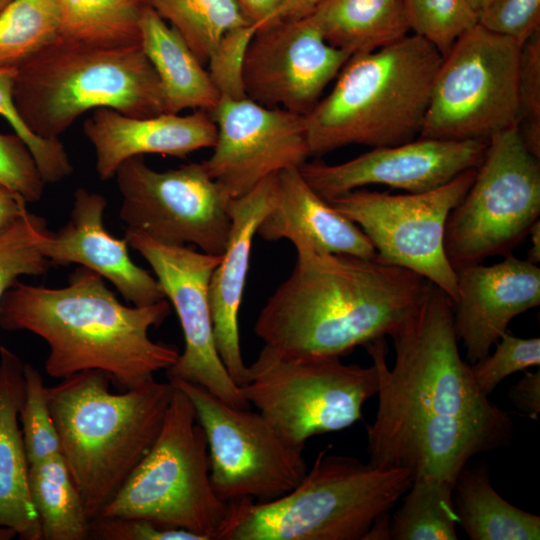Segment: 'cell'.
Returning <instances> with one entry per match:
<instances>
[{
  "instance_id": "cell-14",
  "label": "cell",
  "mask_w": 540,
  "mask_h": 540,
  "mask_svg": "<svg viewBox=\"0 0 540 540\" xmlns=\"http://www.w3.org/2000/svg\"><path fill=\"white\" fill-rule=\"evenodd\" d=\"M114 177L122 199L119 217L126 229L165 245L189 243L204 253L224 252L232 198L203 163L157 171L135 156L125 160Z\"/></svg>"
},
{
  "instance_id": "cell-7",
  "label": "cell",
  "mask_w": 540,
  "mask_h": 540,
  "mask_svg": "<svg viewBox=\"0 0 540 540\" xmlns=\"http://www.w3.org/2000/svg\"><path fill=\"white\" fill-rule=\"evenodd\" d=\"M330 450H321L301 482L280 498L231 501L220 540H363L408 490L412 475Z\"/></svg>"
},
{
  "instance_id": "cell-39",
  "label": "cell",
  "mask_w": 540,
  "mask_h": 540,
  "mask_svg": "<svg viewBox=\"0 0 540 540\" xmlns=\"http://www.w3.org/2000/svg\"><path fill=\"white\" fill-rule=\"evenodd\" d=\"M0 184L17 192L27 202L38 201L44 191L45 182L36 162L15 133H0Z\"/></svg>"
},
{
  "instance_id": "cell-22",
  "label": "cell",
  "mask_w": 540,
  "mask_h": 540,
  "mask_svg": "<svg viewBox=\"0 0 540 540\" xmlns=\"http://www.w3.org/2000/svg\"><path fill=\"white\" fill-rule=\"evenodd\" d=\"M275 185L276 173L265 178L247 194L231 200L228 241L209 283L216 349L238 386L244 383L247 374L240 345L239 311L252 242L260 222L272 206Z\"/></svg>"
},
{
  "instance_id": "cell-23",
  "label": "cell",
  "mask_w": 540,
  "mask_h": 540,
  "mask_svg": "<svg viewBox=\"0 0 540 540\" xmlns=\"http://www.w3.org/2000/svg\"><path fill=\"white\" fill-rule=\"evenodd\" d=\"M257 234L266 241L287 239L295 248L376 257L375 248L364 232L320 197L299 168L276 173L273 203Z\"/></svg>"
},
{
  "instance_id": "cell-38",
  "label": "cell",
  "mask_w": 540,
  "mask_h": 540,
  "mask_svg": "<svg viewBox=\"0 0 540 540\" xmlns=\"http://www.w3.org/2000/svg\"><path fill=\"white\" fill-rule=\"evenodd\" d=\"M518 128L526 148L540 158V31L521 45Z\"/></svg>"
},
{
  "instance_id": "cell-1",
  "label": "cell",
  "mask_w": 540,
  "mask_h": 540,
  "mask_svg": "<svg viewBox=\"0 0 540 540\" xmlns=\"http://www.w3.org/2000/svg\"><path fill=\"white\" fill-rule=\"evenodd\" d=\"M391 338L392 369L385 338L365 345L379 377L377 412L367 426L369 464L455 483L474 456L511 444L513 420L478 389L442 289L432 283Z\"/></svg>"
},
{
  "instance_id": "cell-17",
  "label": "cell",
  "mask_w": 540,
  "mask_h": 540,
  "mask_svg": "<svg viewBox=\"0 0 540 540\" xmlns=\"http://www.w3.org/2000/svg\"><path fill=\"white\" fill-rule=\"evenodd\" d=\"M209 113L217 138L202 163L232 199L275 173L299 168L310 156L304 115L227 96Z\"/></svg>"
},
{
  "instance_id": "cell-42",
  "label": "cell",
  "mask_w": 540,
  "mask_h": 540,
  "mask_svg": "<svg viewBox=\"0 0 540 540\" xmlns=\"http://www.w3.org/2000/svg\"><path fill=\"white\" fill-rule=\"evenodd\" d=\"M253 24L228 33L209 60V73L221 96L246 97L242 84V62L245 49L257 30Z\"/></svg>"
},
{
  "instance_id": "cell-41",
  "label": "cell",
  "mask_w": 540,
  "mask_h": 540,
  "mask_svg": "<svg viewBox=\"0 0 540 540\" xmlns=\"http://www.w3.org/2000/svg\"><path fill=\"white\" fill-rule=\"evenodd\" d=\"M90 537L98 540H203L195 533L148 518L102 515L91 519Z\"/></svg>"
},
{
  "instance_id": "cell-15",
  "label": "cell",
  "mask_w": 540,
  "mask_h": 540,
  "mask_svg": "<svg viewBox=\"0 0 540 540\" xmlns=\"http://www.w3.org/2000/svg\"><path fill=\"white\" fill-rule=\"evenodd\" d=\"M124 238L153 269L182 328L185 347L166 370L168 380L198 384L230 405L249 408L250 404L228 373L215 345L209 283L222 254L165 245L142 232L128 229Z\"/></svg>"
},
{
  "instance_id": "cell-33",
  "label": "cell",
  "mask_w": 540,
  "mask_h": 540,
  "mask_svg": "<svg viewBox=\"0 0 540 540\" xmlns=\"http://www.w3.org/2000/svg\"><path fill=\"white\" fill-rule=\"evenodd\" d=\"M46 220L28 210L0 232V305L5 292L23 275H43L53 265L41 251Z\"/></svg>"
},
{
  "instance_id": "cell-5",
  "label": "cell",
  "mask_w": 540,
  "mask_h": 540,
  "mask_svg": "<svg viewBox=\"0 0 540 540\" xmlns=\"http://www.w3.org/2000/svg\"><path fill=\"white\" fill-rule=\"evenodd\" d=\"M443 56L416 34L353 54L331 92L305 115L310 155L358 144L372 148L420 135Z\"/></svg>"
},
{
  "instance_id": "cell-31",
  "label": "cell",
  "mask_w": 540,
  "mask_h": 540,
  "mask_svg": "<svg viewBox=\"0 0 540 540\" xmlns=\"http://www.w3.org/2000/svg\"><path fill=\"white\" fill-rule=\"evenodd\" d=\"M454 483L430 477L412 479L390 520L394 540H457Z\"/></svg>"
},
{
  "instance_id": "cell-26",
  "label": "cell",
  "mask_w": 540,
  "mask_h": 540,
  "mask_svg": "<svg viewBox=\"0 0 540 540\" xmlns=\"http://www.w3.org/2000/svg\"><path fill=\"white\" fill-rule=\"evenodd\" d=\"M309 14L329 44L351 55L377 50L411 32L404 0H320Z\"/></svg>"
},
{
  "instance_id": "cell-16",
  "label": "cell",
  "mask_w": 540,
  "mask_h": 540,
  "mask_svg": "<svg viewBox=\"0 0 540 540\" xmlns=\"http://www.w3.org/2000/svg\"><path fill=\"white\" fill-rule=\"evenodd\" d=\"M352 55L329 44L311 14L257 28L242 62L250 100L306 115Z\"/></svg>"
},
{
  "instance_id": "cell-37",
  "label": "cell",
  "mask_w": 540,
  "mask_h": 540,
  "mask_svg": "<svg viewBox=\"0 0 540 540\" xmlns=\"http://www.w3.org/2000/svg\"><path fill=\"white\" fill-rule=\"evenodd\" d=\"M495 350L470 364L473 379L482 394L489 397L508 376L540 365V339L522 338L506 330Z\"/></svg>"
},
{
  "instance_id": "cell-8",
  "label": "cell",
  "mask_w": 540,
  "mask_h": 540,
  "mask_svg": "<svg viewBox=\"0 0 540 540\" xmlns=\"http://www.w3.org/2000/svg\"><path fill=\"white\" fill-rule=\"evenodd\" d=\"M230 512L231 501L220 499L212 486L207 440L194 406L174 385L155 442L98 515L148 518L220 540Z\"/></svg>"
},
{
  "instance_id": "cell-6",
  "label": "cell",
  "mask_w": 540,
  "mask_h": 540,
  "mask_svg": "<svg viewBox=\"0 0 540 540\" xmlns=\"http://www.w3.org/2000/svg\"><path fill=\"white\" fill-rule=\"evenodd\" d=\"M14 101L29 130L45 139H59L89 110L110 108L131 117L167 113L141 44L107 47L59 35L17 68Z\"/></svg>"
},
{
  "instance_id": "cell-11",
  "label": "cell",
  "mask_w": 540,
  "mask_h": 540,
  "mask_svg": "<svg viewBox=\"0 0 540 540\" xmlns=\"http://www.w3.org/2000/svg\"><path fill=\"white\" fill-rule=\"evenodd\" d=\"M521 46L477 23L437 70L420 137L488 142L518 126Z\"/></svg>"
},
{
  "instance_id": "cell-18",
  "label": "cell",
  "mask_w": 540,
  "mask_h": 540,
  "mask_svg": "<svg viewBox=\"0 0 540 540\" xmlns=\"http://www.w3.org/2000/svg\"><path fill=\"white\" fill-rule=\"evenodd\" d=\"M487 143L423 138L377 147L339 164L320 161L299 167L309 186L326 201L367 185H386L407 193L438 188L476 168Z\"/></svg>"
},
{
  "instance_id": "cell-34",
  "label": "cell",
  "mask_w": 540,
  "mask_h": 540,
  "mask_svg": "<svg viewBox=\"0 0 540 540\" xmlns=\"http://www.w3.org/2000/svg\"><path fill=\"white\" fill-rule=\"evenodd\" d=\"M410 31L433 44L442 56L478 23L468 0H404Z\"/></svg>"
},
{
  "instance_id": "cell-44",
  "label": "cell",
  "mask_w": 540,
  "mask_h": 540,
  "mask_svg": "<svg viewBox=\"0 0 540 540\" xmlns=\"http://www.w3.org/2000/svg\"><path fill=\"white\" fill-rule=\"evenodd\" d=\"M26 204L23 196L0 184V232L28 210Z\"/></svg>"
},
{
  "instance_id": "cell-21",
  "label": "cell",
  "mask_w": 540,
  "mask_h": 540,
  "mask_svg": "<svg viewBox=\"0 0 540 540\" xmlns=\"http://www.w3.org/2000/svg\"><path fill=\"white\" fill-rule=\"evenodd\" d=\"M83 132L94 147L96 171L103 181L113 178L118 167L131 157L161 154L186 158L203 148H213L217 138L216 124L205 110L188 115L131 117L99 108L85 120Z\"/></svg>"
},
{
  "instance_id": "cell-27",
  "label": "cell",
  "mask_w": 540,
  "mask_h": 540,
  "mask_svg": "<svg viewBox=\"0 0 540 540\" xmlns=\"http://www.w3.org/2000/svg\"><path fill=\"white\" fill-rule=\"evenodd\" d=\"M459 524L471 540H539L540 517L506 501L485 466L466 465L453 487Z\"/></svg>"
},
{
  "instance_id": "cell-50",
  "label": "cell",
  "mask_w": 540,
  "mask_h": 540,
  "mask_svg": "<svg viewBox=\"0 0 540 540\" xmlns=\"http://www.w3.org/2000/svg\"><path fill=\"white\" fill-rule=\"evenodd\" d=\"M16 535V532L12 529L0 527V540H11Z\"/></svg>"
},
{
  "instance_id": "cell-46",
  "label": "cell",
  "mask_w": 540,
  "mask_h": 540,
  "mask_svg": "<svg viewBox=\"0 0 540 540\" xmlns=\"http://www.w3.org/2000/svg\"><path fill=\"white\" fill-rule=\"evenodd\" d=\"M319 1L320 0H284L283 4L267 23L304 17L313 10Z\"/></svg>"
},
{
  "instance_id": "cell-20",
  "label": "cell",
  "mask_w": 540,
  "mask_h": 540,
  "mask_svg": "<svg viewBox=\"0 0 540 540\" xmlns=\"http://www.w3.org/2000/svg\"><path fill=\"white\" fill-rule=\"evenodd\" d=\"M106 205L102 195L78 188L67 223L56 232L48 229L42 237L43 255L53 266L79 264L96 272L134 306L165 300L157 278L130 258L126 239H117L105 229Z\"/></svg>"
},
{
  "instance_id": "cell-45",
  "label": "cell",
  "mask_w": 540,
  "mask_h": 540,
  "mask_svg": "<svg viewBox=\"0 0 540 540\" xmlns=\"http://www.w3.org/2000/svg\"><path fill=\"white\" fill-rule=\"evenodd\" d=\"M252 24L258 27L267 23L284 0H235Z\"/></svg>"
},
{
  "instance_id": "cell-40",
  "label": "cell",
  "mask_w": 540,
  "mask_h": 540,
  "mask_svg": "<svg viewBox=\"0 0 540 540\" xmlns=\"http://www.w3.org/2000/svg\"><path fill=\"white\" fill-rule=\"evenodd\" d=\"M478 23L521 46L540 31V0H493L479 14Z\"/></svg>"
},
{
  "instance_id": "cell-47",
  "label": "cell",
  "mask_w": 540,
  "mask_h": 540,
  "mask_svg": "<svg viewBox=\"0 0 540 540\" xmlns=\"http://www.w3.org/2000/svg\"><path fill=\"white\" fill-rule=\"evenodd\" d=\"M391 527L389 513L378 516L365 534L363 540H391Z\"/></svg>"
},
{
  "instance_id": "cell-28",
  "label": "cell",
  "mask_w": 540,
  "mask_h": 540,
  "mask_svg": "<svg viewBox=\"0 0 540 540\" xmlns=\"http://www.w3.org/2000/svg\"><path fill=\"white\" fill-rule=\"evenodd\" d=\"M28 485L42 540L91 539V518L62 454L31 464Z\"/></svg>"
},
{
  "instance_id": "cell-24",
  "label": "cell",
  "mask_w": 540,
  "mask_h": 540,
  "mask_svg": "<svg viewBox=\"0 0 540 540\" xmlns=\"http://www.w3.org/2000/svg\"><path fill=\"white\" fill-rule=\"evenodd\" d=\"M24 398V363L0 345V527L22 540H42L28 485L30 464L19 427Z\"/></svg>"
},
{
  "instance_id": "cell-12",
  "label": "cell",
  "mask_w": 540,
  "mask_h": 540,
  "mask_svg": "<svg viewBox=\"0 0 540 540\" xmlns=\"http://www.w3.org/2000/svg\"><path fill=\"white\" fill-rule=\"evenodd\" d=\"M170 382L194 406L207 440L211 483L220 499L265 503L301 482L308 470L305 446L289 441L258 411L230 405L195 383Z\"/></svg>"
},
{
  "instance_id": "cell-35",
  "label": "cell",
  "mask_w": 540,
  "mask_h": 540,
  "mask_svg": "<svg viewBox=\"0 0 540 540\" xmlns=\"http://www.w3.org/2000/svg\"><path fill=\"white\" fill-rule=\"evenodd\" d=\"M46 390L39 370L31 364H24V398L19 420L30 465L62 454Z\"/></svg>"
},
{
  "instance_id": "cell-43",
  "label": "cell",
  "mask_w": 540,
  "mask_h": 540,
  "mask_svg": "<svg viewBox=\"0 0 540 540\" xmlns=\"http://www.w3.org/2000/svg\"><path fill=\"white\" fill-rule=\"evenodd\" d=\"M511 403L531 419H537L540 413V369L525 372L509 390Z\"/></svg>"
},
{
  "instance_id": "cell-19",
  "label": "cell",
  "mask_w": 540,
  "mask_h": 540,
  "mask_svg": "<svg viewBox=\"0 0 540 540\" xmlns=\"http://www.w3.org/2000/svg\"><path fill=\"white\" fill-rule=\"evenodd\" d=\"M456 271L458 297L453 325L469 364L482 359L510 322L540 304V268L507 255L498 263H478Z\"/></svg>"
},
{
  "instance_id": "cell-10",
  "label": "cell",
  "mask_w": 540,
  "mask_h": 540,
  "mask_svg": "<svg viewBox=\"0 0 540 540\" xmlns=\"http://www.w3.org/2000/svg\"><path fill=\"white\" fill-rule=\"evenodd\" d=\"M540 217V158L518 126L493 136L474 180L449 213L444 248L457 270L513 254Z\"/></svg>"
},
{
  "instance_id": "cell-3",
  "label": "cell",
  "mask_w": 540,
  "mask_h": 540,
  "mask_svg": "<svg viewBox=\"0 0 540 540\" xmlns=\"http://www.w3.org/2000/svg\"><path fill=\"white\" fill-rule=\"evenodd\" d=\"M170 310L167 299L123 305L99 274L79 266L61 288L16 281L1 300L0 328L42 338L49 348L45 370L50 377L99 370L124 391L154 379L177 360L175 345L149 336Z\"/></svg>"
},
{
  "instance_id": "cell-32",
  "label": "cell",
  "mask_w": 540,
  "mask_h": 540,
  "mask_svg": "<svg viewBox=\"0 0 540 540\" xmlns=\"http://www.w3.org/2000/svg\"><path fill=\"white\" fill-rule=\"evenodd\" d=\"M58 31L53 0H12L0 13V68H18Z\"/></svg>"
},
{
  "instance_id": "cell-29",
  "label": "cell",
  "mask_w": 540,
  "mask_h": 540,
  "mask_svg": "<svg viewBox=\"0 0 540 540\" xmlns=\"http://www.w3.org/2000/svg\"><path fill=\"white\" fill-rule=\"evenodd\" d=\"M58 35L107 47L140 44V17L146 0H53Z\"/></svg>"
},
{
  "instance_id": "cell-51",
  "label": "cell",
  "mask_w": 540,
  "mask_h": 540,
  "mask_svg": "<svg viewBox=\"0 0 540 540\" xmlns=\"http://www.w3.org/2000/svg\"><path fill=\"white\" fill-rule=\"evenodd\" d=\"M12 0H0V13Z\"/></svg>"
},
{
  "instance_id": "cell-25",
  "label": "cell",
  "mask_w": 540,
  "mask_h": 540,
  "mask_svg": "<svg viewBox=\"0 0 540 540\" xmlns=\"http://www.w3.org/2000/svg\"><path fill=\"white\" fill-rule=\"evenodd\" d=\"M140 44L160 80L167 113L179 114L185 109L211 112L217 106L221 93L209 71L147 3L140 17Z\"/></svg>"
},
{
  "instance_id": "cell-36",
  "label": "cell",
  "mask_w": 540,
  "mask_h": 540,
  "mask_svg": "<svg viewBox=\"0 0 540 540\" xmlns=\"http://www.w3.org/2000/svg\"><path fill=\"white\" fill-rule=\"evenodd\" d=\"M16 73L17 68H0V116L28 147L44 182H60L72 174L73 166L59 139L41 138L25 125L14 101Z\"/></svg>"
},
{
  "instance_id": "cell-48",
  "label": "cell",
  "mask_w": 540,
  "mask_h": 540,
  "mask_svg": "<svg viewBox=\"0 0 540 540\" xmlns=\"http://www.w3.org/2000/svg\"><path fill=\"white\" fill-rule=\"evenodd\" d=\"M528 237L531 238V247L527 252V260L538 265L540 262V220L533 224Z\"/></svg>"
},
{
  "instance_id": "cell-30",
  "label": "cell",
  "mask_w": 540,
  "mask_h": 540,
  "mask_svg": "<svg viewBox=\"0 0 540 540\" xmlns=\"http://www.w3.org/2000/svg\"><path fill=\"white\" fill-rule=\"evenodd\" d=\"M167 20L204 65L208 64L224 37L253 25L235 0H146Z\"/></svg>"
},
{
  "instance_id": "cell-4",
  "label": "cell",
  "mask_w": 540,
  "mask_h": 540,
  "mask_svg": "<svg viewBox=\"0 0 540 540\" xmlns=\"http://www.w3.org/2000/svg\"><path fill=\"white\" fill-rule=\"evenodd\" d=\"M99 370L47 387L61 453L92 519L116 495L155 442L174 385L154 379L113 393Z\"/></svg>"
},
{
  "instance_id": "cell-2",
  "label": "cell",
  "mask_w": 540,
  "mask_h": 540,
  "mask_svg": "<svg viewBox=\"0 0 540 540\" xmlns=\"http://www.w3.org/2000/svg\"><path fill=\"white\" fill-rule=\"evenodd\" d=\"M295 249L290 276L269 297L254 326L265 346L284 354L341 357L391 337L432 285L377 257Z\"/></svg>"
},
{
  "instance_id": "cell-9",
  "label": "cell",
  "mask_w": 540,
  "mask_h": 540,
  "mask_svg": "<svg viewBox=\"0 0 540 540\" xmlns=\"http://www.w3.org/2000/svg\"><path fill=\"white\" fill-rule=\"evenodd\" d=\"M278 431L294 444L350 427L377 395L374 364H344L338 356L284 354L264 345L239 386Z\"/></svg>"
},
{
  "instance_id": "cell-13",
  "label": "cell",
  "mask_w": 540,
  "mask_h": 540,
  "mask_svg": "<svg viewBox=\"0 0 540 540\" xmlns=\"http://www.w3.org/2000/svg\"><path fill=\"white\" fill-rule=\"evenodd\" d=\"M476 168L426 192L390 194L359 188L328 202L364 232L380 261L423 276L454 302L457 275L445 253V227L449 213L471 186Z\"/></svg>"
},
{
  "instance_id": "cell-49",
  "label": "cell",
  "mask_w": 540,
  "mask_h": 540,
  "mask_svg": "<svg viewBox=\"0 0 540 540\" xmlns=\"http://www.w3.org/2000/svg\"><path fill=\"white\" fill-rule=\"evenodd\" d=\"M493 0H468L473 10L479 14L488 7Z\"/></svg>"
}]
</instances>
